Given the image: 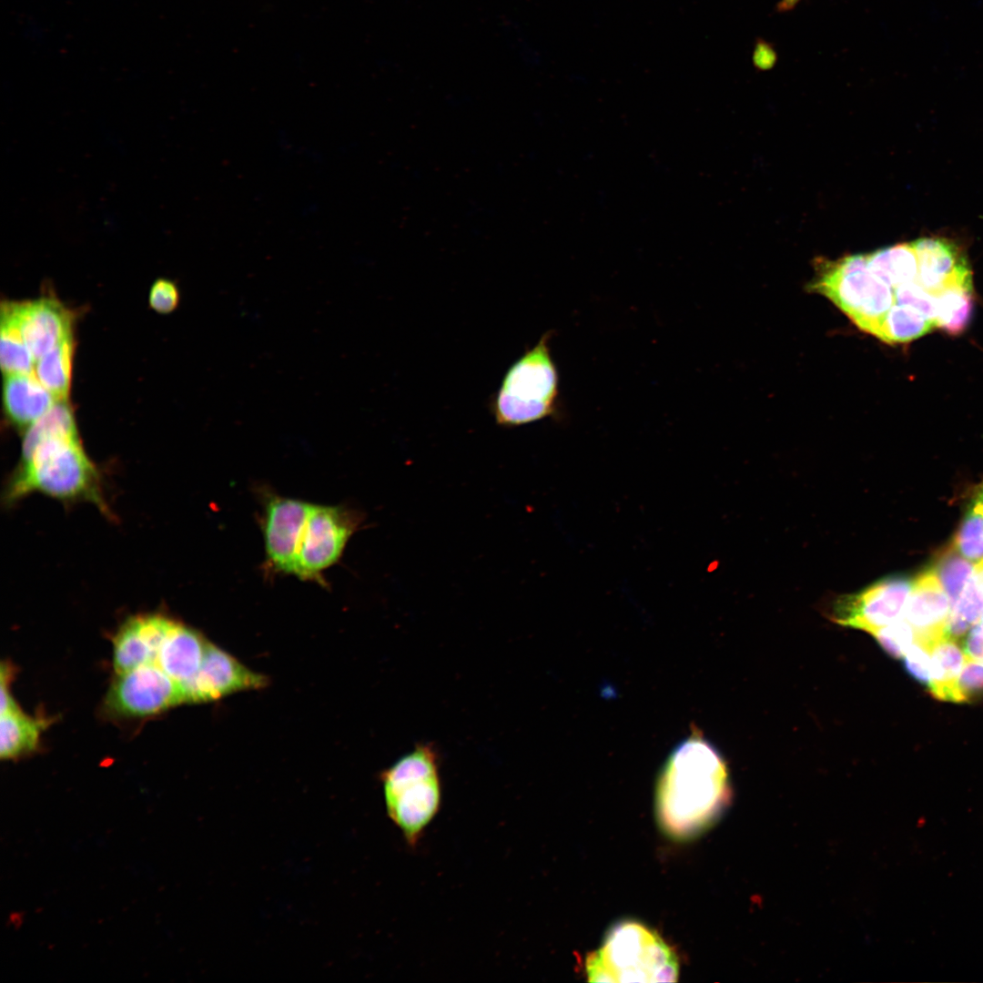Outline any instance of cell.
<instances>
[{
	"instance_id": "6da1fadb",
	"label": "cell",
	"mask_w": 983,
	"mask_h": 983,
	"mask_svg": "<svg viewBox=\"0 0 983 983\" xmlns=\"http://www.w3.org/2000/svg\"><path fill=\"white\" fill-rule=\"evenodd\" d=\"M64 502H88L109 510L97 467L81 442L67 400L56 401L25 431L21 458L10 475L4 502L14 504L34 493Z\"/></svg>"
},
{
	"instance_id": "7a4b0ae2",
	"label": "cell",
	"mask_w": 983,
	"mask_h": 983,
	"mask_svg": "<svg viewBox=\"0 0 983 983\" xmlns=\"http://www.w3.org/2000/svg\"><path fill=\"white\" fill-rule=\"evenodd\" d=\"M728 796L725 759L693 729L670 753L659 775L655 803L660 826L671 837L692 838L712 824Z\"/></svg>"
},
{
	"instance_id": "3957f363",
	"label": "cell",
	"mask_w": 983,
	"mask_h": 983,
	"mask_svg": "<svg viewBox=\"0 0 983 983\" xmlns=\"http://www.w3.org/2000/svg\"><path fill=\"white\" fill-rule=\"evenodd\" d=\"M438 760L435 748L419 745L381 775L387 814L410 847L419 844L441 809Z\"/></svg>"
},
{
	"instance_id": "277c9868",
	"label": "cell",
	"mask_w": 983,
	"mask_h": 983,
	"mask_svg": "<svg viewBox=\"0 0 983 983\" xmlns=\"http://www.w3.org/2000/svg\"><path fill=\"white\" fill-rule=\"evenodd\" d=\"M585 970L592 982H675L678 961L654 931L635 921H623L608 932L603 944L590 953Z\"/></svg>"
},
{
	"instance_id": "5b68a950",
	"label": "cell",
	"mask_w": 983,
	"mask_h": 983,
	"mask_svg": "<svg viewBox=\"0 0 983 983\" xmlns=\"http://www.w3.org/2000/svg\"><path fill=\"white\" fill-rule=\"evenodd\" d=\"M552 332L518 359L505 373L491 404L497 424L515 427L554 415L559 375L550 351Z\"/></svg>"
},
{
	"instance_id": "8992f818",
	"label": "cell",
	"mask_w": 983,
	"mask_h": 983,
	"mask_svg": "<svg viewBox=\"0 0 983 983\" xmlns=\"http://www.w3.org/2000/svg\"><path fill=\"white\" fill-rule=\"evenodd\" d=\"M810 289L828 298L860 329L876 337L895 305L892 288L870 269L866 254L821 261Z\"/></svg>"
},
{
	"instance_id": "52a82bcc",
	"label": "cell",
	"mask_w": 983,
	"mask_h": 983,
	"mask_svg": "<svg viewBox=\"0 0 983 983\" xmlns=\"http://www.w3.org/2000/svg\"><path fill=\"white\" fill-rule=\"evenodd\" d=\"M363 516L339 506L312 504L301 536L293 575L320 581L321 573L340 557Z\"/></svg>"
},
{
	"instance_id": "ba28073f",
	"label": "cell",
	"mask_w": 983,
	"mask_h": 983,
	"mask_svg": "<svg viewBox=\"0 0 983 983\" xmlns=\"http://www.w3.org/2000/svg\"><path fill=\"white\" fill-rule=\"evenodd\" d=\"M913 581L905 576L881 579L866 588L838 597L831 619L837 624L873 633L900 619Z\"/></svg>"
},
{
	"instance_id": "9c48e42d",
	"label": "cell",
	"mask_w": 983,
	"mask_h": 983,
	"mask_svg": "<svg viewBox=\"0 0 983 983\" xmlns=\"http://www.w3.org/2000/svg\"><path fill=\"white\" fill-rule=\"evenodd\" d=\"M185 702L182 684L152 664L117 674L106 698L107 706L115 713L138 717Z\"/></svg>"
},
{
	"instance_id": "30bf717a",
	"label": "cell",
	"mask_w": 983,
	"mask_h": 983,
	"mask_svg": "<svg viewBox=\"0 0 983 983\" xmlns=\"http://www.w3.org/2000/svg\"><path fill=\"white\" fill-rule=\"evenodd\" d=\"M1 322L17 330L35 361L73 335V314L52 298L6 301L1 306Z\"/></svg>"
},
{
	"instance_id": "8fae6325",
	"label": "cell",
	"mask_w": 983,
	"mask_h": 983,
	"mask_svg": "<svg viewBox=\"0 0 983 983\" xmlns=\"http://www.w3.org/2000/svg\"><path fill=\"white\" fill-rule=\"evenodd\" d=\"M312 504L270 496L263 526L267 560L277 572L293 574L296 558Z\"/></svg>"
},
{
	"instance_id": "7c38bea8",
	"label": "cell",
	"mask_w": 983,
	"mask_h": 983,
	"mask_svg": "<svg viewBox=\"0 0 983 983\" xmlns=\"http://www.w3.org/2000/svg\"><path fill=\"white\" fill-rule=\"evenodd\" d=\"M266 677L256 674L233 656L208 642L204 658L193 677L182 684L186 702L218 699L233 692L260 688Z\"/></svg>"
},
{
	"instance_id": "4fadbf2b",
	"label": "cell",
	"mask_w": 983,
	"mask_h": 983,
	"mask_svg": "<svg viewBox=\"0 0 983 983\" xmlns=\"http://www.w3.org/2000/svg\"><path fill=\"white\" fill-rule=\"evenodd\" d=\"M172 623L173 619L160 613L139 614L127 619L113 640L117 674L142 664H154Z\"/></svg>"
},
{
	"instance_id": "5bb4252c",
	"label": "cell",
	"mask_w": 983,
	"mask_h": 983,
	"mask_svg": "<svg viewBox=\"0 0 983 983\" xmlns=\"http://www.w3.org/2000/svg\"><path fill=\"white\" fill-rule=\"evenodd\" d=\"M950 602L934 569L918 575L912 584L903 618L917 635V641L930 646L945 636Z\"/></svg>"
},
{
	"instance_id": "9a60e30c",
	"label": "cell",
	"mask_w": 983,
	"mask_h": 983,
	"mask_svg": "<svg viewBox=\"0 0 983 983\" xmlns=\"http://www.w3.org/2000/svg\"><path fill=\"white\" fill-rule=\"evenodd\" d=\"M208 644L196 630L174 620L154 664L182 684L199 669Z\"/></svg>"
},
{
	"instance_id": "2e32d148",
	"label": "cell",
	"mask_w": 983,
	"mask_h": 983,
	"mask_svg": "<svg viewBox=\"0 0 983 983\" xmlns=\"http://www.w3.org/2000/svg\"><path fill=\"white\" fill-rule=\"evenodd\" d=\"M56 401L34 373L5 375L3 385L4 409L7 420L15 428L25 431Z\"/></svg>"
},
{
	"instance_id": "e0dca14e",
	"label": "cell",
	"mask_w": 983,
	"mask_h": 983,
	"mask_svg": "<svg viewBox=\"0 0 983 983\" xmlns=\"http://www.w3.org/2000/svg\"><path fill=\"white\" fill-rule=\"evenodd\" d=\"M930 654L928 692L936 699L956 703L957 680L968 658L961 643L945 635L930 646Z\"/></svg>"
},
{
	"instance_id": "ac0fdd59",
	"label": "cell",
	"mask_w": 983,
	"mask_h": 983,
	"mask_svg": "<svg viewBox=\"0 0 983 983\" xmlns=\"http://www.w3.org/2000/svg\"><path fill=\"white\" fill-rule=\"evenodd\" d=\"M45 722L24 714L20 708L1 714L0 756L13 759L35 751Z\"/></svg>"
},
{
	"instance_id": "d6986e66",
	"label": "cell",
	"mask_w": 983,
	"mask_h": 983,
	"mask_svg": "<svg viewBox=\"0 0 983 983\" xmlns=\"http://www.w3.org/2000/svg\"><path fill=\"white\" fill-rule=\"evenodd\" d=\"M73 335L39 358L34 374L57 401L67 400L72 376Z\"/></svg>"
},
{
	"instance_id": "ffe728a7",
	"label": "cell",
	"mask_w": 983,
	"mask_h": 983,
	"mask_svg": "<svg viewBox=\"0 0 983 983\" xmlns=\"http://www.w3.org/2000/svg\"><path fill=\"white\" fill-rule=\"evenodd\" d=\"M935 324L914 308L894 305L887 314L877 338L884 342L905 343L928 332Z\"/></svg>"
},
{
	"instance_id": "44dd1931",
	"label": "cell",
	"mask_w": 983,
	"mask_h": 983,
	"mask_svg": "<svg viewBox=\"0 0 983 983\" xmlns=\"http://www.w3.org/2000/svg\"><path fill=\"white\" fill-rule=\"evenodd\" d=\"M974 306L973 289H950L936 297V326L949 335L960 334L968 325Z\"/></svg>"
},
{
	"instance_id": "7402d4cb",
	"label": "cell",
	"mask_w": 983,
	"mask_h": 983,
	"mask_svg": "<svg viewBox=\"0 0 983 983\" xmlns=\"http://www.w3.org/2000/svg\"><path fill=\"white\" fill-rule=\"evenodd\" d=\"M952 547L975 564L983 561V491L980 488L966 511Z\"/></svg>"
},
{
	"instance_id": "603a6c76",
	"label": "cell",
	"mask_w": 983,
	"mask_h": 983,
	"mask_svg": "<svg viewBox=\"0 0 983 983\" xmlns=\"http://www.w3.org/2000/svg\"><path fill=\"white\" fill-rule=\"evenodd\" d=\"M982 616L983 594L974 574L958 599L950 606L945 635L960 642Z\"/></svg>"
},
{
	"instance_id": "cb8c5ba5",
	"label": "cell",
	"mask_w": 983,
	"mask_h": 983,
	"mask_svg": "<svg viewBox=\"0 0 983 983\" xmlns=\"http://www.w3.org/2000/svg\"><path fill=\"white\" fill-rule=\"evenodd\" d=\"M933 569L949 599L950 606L975 574V563L964 558L953 547L943 552Z\"/></svg>"
},
{
	"instance_id": "d4e9b609",
	"label": "cell",
	"mask_w": 983,
	"mask_h": 983,
	"mask_svg": "<svg viewBox=\"0 0 983 983\" xmlns=\"http://www.w3.org/2000/svg\"><path fill=\"white\" fill-rule=\"evenodd\" d=\"M1 369L4 374L34 373L35 360L12 326L1 322Z\"/></svg>"
},
{
	"instance_id": "484cf974",
	"label": "cell",
	"mask_w": 983,
	"mask_h": 983,
	"mask_svg": "<svg viewBox=\"0 0 983 983\" xmlns=\"http://www.w3.org/2000/svg\"><path fill=\"white\" fill-rule=\"evenodd\" d=\"M891 657L899 659L917 641L915 630L903 617L871 633Z\"/></svg>"
},
{
	"instance_id": "4316f807",
	"label": "cell",
	"mask_w": 983,
	"mask_h": 983,
	"mask_svg": "<svg viewBox=\"0 0 983 983\" xmlns=\"http://www.w3.org/2000/svg\"><path fill=\"white\" fill-rule=\"evenodd\" d=\"M983 699V662L968 658L956 685V703Z\"/></svg>"
},
{
	"instance_id": "83f0119b",
	"label": "cell",
	"mask_w": 983,
	"mask_h": 983,
	"mask_svg": "<svg viewBox=\"0 0 983 983\" xmlns=\"http://www.w3.org/2000/svg\"><path fill=\"white\" fill-rule=\"evenodd\" d=\"M902 658L904 669L910 677L928 688L931 683L932 669L929 647L916 641Z\"/></svg>"
},
{
	"instance_id": "f1b7e54d",
	"label": "cell",
	"mask_w": 983,
	"mask_h": 983,
	"mask_svg": "<svg viewBox=\"0 0 983 983\" xmlns=\"http://www.w3.org/2000/svg\"><path fill=\"white\" fill-rule=\"evenodd\" d=\"M149 305L159 313L173 311L179 302V292L174 282L167 279H157L149 290Z\"/></svg>"
},
{
	"instance_id": "f546056e",
	"label": "cell",
	"mask_w": 983,
	"mask_h": 983,
	"mask_svg": "<svg viewBox=\"0 0 983 983\" xmlns=\"http://www.w3.org/2000/svg\"><path fill=\"white\" fill-rule=\"evenodd\" d=\"M12 672H13V668H11L10 664H8V663L7 664L6 663L2 664V665H1V712H0L1 714L5 713V712L10 711V710H15V709L19 708L16 705L15 702L14 701L13 697L11 696L10 691L8 690L9 681H10L11 677H13Z\"/></svg>"
},
{
	"instance_id": "4dcf8cb0",
	"label": "cell",
	"mask_w": 983,
	"mask_h": 983,
	"mask_svg": "<svg viewBox=\"0 0 983 983\" xmlns=\"http://www.w3.org/2000/svg\"><path fill=\"white\" fill-rule=\"evenodd\" d=\"M754 61L756 66L766 69L775 61V54L768 44L758 43L755 46Z\"/></svg>"
},
{
	"instance_id": "1f68e13d",
	"label": "cell",
	"mask_w": 983,
	"mask_h": 983,
	"mask_svg": "<svg viewBox=\"0 0 983 983\" xmlns=\"http://www.w3.org/2000/svg\"><path fill=\"white\" fill-rule=\"evenodd\" d=\"M801 1H802V0H780V1H779V2L777 3L776 6H775V10H776V11H777L778 13H785V12H789V11L793 10L794 8H796V5H798V4H799V3L801 2Z\"/></svg>"
},
{
	"instance_id": "d6a6232c",
	"label": "cell",
	"mask_w": 983,
	"mask_h": 983,
	"mask_svg": "<svg viewBox=\"0 0 983 983\" xmlns=\"http://www.w3.org/2000/svg\"><path fill=\"white\" fill-rule=\"evenodd\" d=\"M975 581L983 594V561L975 564Z\"/></svg>"
},
{
	"instance_id": "836d02e7",
	"label": "cell",
	"mask_w": 983,
	"mask_h": 983,
	"mask_svg": "<svg viewBox=\"0 0 983 983\" xmlns=\"http://www.w3.org/2000/svg\"><path fill=\"white\" fill-rule=\"evenodd\" d=\"M980 489L983 491V485L980 487Z\"/></svg>"
}]
</instances>
